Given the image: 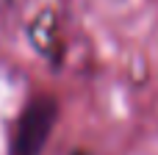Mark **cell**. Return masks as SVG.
<instances>
[{
	"label": "cell",
	"instance_id": "6da1fadb",
	"mask_svg": "<svg viewBox=\"0 0 158 155\" xmlns=\"http://www.w3.org/2000/svg\"><path fill=\"white\" fill-rule=\"evenodd\" d=\"M56 122H58V100L53 94H33L22 105L11 128L8 155H42Z\"/></svg>",
	"mask_w": 158,
	"mask_h": 155
}]
</instances>
